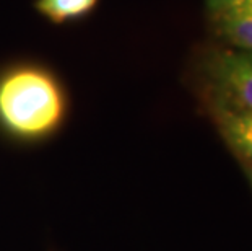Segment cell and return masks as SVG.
<instances>
[{
    "mask_svg": "<svg viewBox=\"0 0 252 251\" xmlns=\"http://www.w3.org/2000/svg\"><path fill=\"white\" fill-rule=\"evenodd\" d=\"M197 98L241 168L252 167V108L205 93Z\"/></svg>",
    "mask_w": 252,
    "mask_h": 251,
    "instance_id": "3957f363",
    "label": "cell"
},
{
    "mask_svg": "<svg viewBox=\"0 0 252 251\" xmlns=\"http://www.w3.org/2000/svg\"><path fill=\"white\" fill-rule=\"evenodd\" d=\"M195 95L205 93L252 108V52L208 42L190 66Z\"/></svg>",
    "mask_w": 252,
    "mask_h": 251,
    "instance_id": "7a4b0ae2",
    "label": "cell"
},
{
    "mask_svg": "<svg viewBox=\"0 0 252 251\" xmlns=\"http://www.w3.org/2000/svg\"><path fill=\"white\" fill-rule=\"evenodd\" d=\"M243 172H244L246 178H248L249 184H251V188H252V167H244V168H243Z\"/></svg>",
    "mask_w": 252,
    "mask_h": 251,
    "instance_id": "52a82bcc",
    "label": "cell"
},
{
    "mask_svg": "<svg viewBox=\"0 0 252 251\" xmlns=\"http://www.w3.org/2000/svg\"><path fill=\"white\" fill-rule=\"evenodd\" d=\"M213 42L252 52V0H234L207 12Z\"/></svg>",
    "mask_w": 252,
    "mask_h": 251,
    "instance_id": "277c9868",
    "label": "cell"
},
{
    "mask_svg": "<svg viewBox=\"0 0 252 251\" xmlns=\"http://www.w3.org/2000/svg\"><path fill=\"white\" fill-rule=\"evenodd\" d=\"M67 100L62 85L37 66L10 69L0 77V126L21 141H39L63 122Z\"/></svg>",
    "mask_w": 252,
    "mask_h": 251,
    "instance_id": "6da1fadb",
    "label": "cell"
},
{
    "mask_svg": "<svg viewBox=\"0 0 252 251\" xmlns=\"http://www.w3.org/2000/svg\"><path fill=\"white\" fill-rule=\"evenodd\" d=\"M96 3L98 0H37L36 8L54 23H65L85 17Z\"/></svg>",
    "mask_w": 252,
    "mask_h": 251,
    "instance_id": "5b68a950",
    "label": "cell"
},
{
    "mask_svg": "<svg viewBox=\"0 0 252 251\" xmlns=\"http://www.w3.org/2000/svg\"><path fill=\"white\" fill-rule=\"evenodd\" d=\"M234 0H205V5H207V12H212V10H217L220 7L226 3H231Z\"/></svg>",
    "mask_w": 252,
    "mask_h": 251,
    "instance_id": "8992f818",
    "label": "cell"
}]
</instances>
